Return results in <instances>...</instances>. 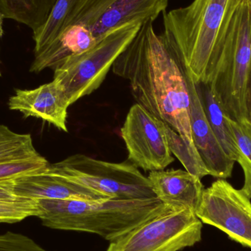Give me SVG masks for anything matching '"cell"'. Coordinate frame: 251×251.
<instances>
[{
  "instance_id": "obj_1",
  "label": "cell",
  "mask_w": 251,
  "mask_h": 251,
  "mask_svg": "<svg viewBox=\"0 0 251 251\" xmlns=\"http://www.w3.org/2000/svg\"><path fill=\"white\" fill-rule=\"evenodd\" d=\"M153 22L150 19L142 24L115 61L113 73L129 82L137 104L197 151L192 136L185 72L162 35L155 32Z\"/></svg>"
},
{
  "instance_id": "obj_2",
  "label": "cell",
  "mask_w": 251,
  "mask_h": 251,
  "mask_svg": "<svg viewBox=\"0 0 251 251\" xmlns=\"http://www.w3.org/2000/svg\"><path fill=\"white\" fill-rule=\"evenodd\" d=\"M243 1L193 0L162 13V37L196 83L212 80L228 26Z\"/></svg>"
},
{
  "instance_id": "obj_3",
  "label": "cell",
  "mask_w": 251,
  "mask_h": 251,
  "mask_svg": "<svg viewBox=\"0 0 251 251\" xmlns=\"http://www.w3.org/2000/svg\"><path fill=\"white\" fill-rule=\"evenodd\" d=\"M39 218L52 229L82 231L115 241L168 209L157 198L141 200H36Z\"/></svg>"
},
{
  "instance_id": "obj_4",
  "label": "cell",
  "mask_w": 251,
  "mask_h": 251,
  "mask_svg": "<svg viewBox=\"0 0 251 251\" xmlns=\"http://www.w3.org/2000/svg\"><path fill=\"white\" fill-rule=\"evenodd\" d=\"M251 79V0L237 9L209 82L221 107L234 121L248 119Z\"/></svg>"
},
{
  "instance_id": "obj_5",
  "label": "cell",
  "mask_w": 251,
  "mask_h": 251,
  "mask_svg": "<svg viewBox=\"0 0 251 251\" xmlns=\"http://www.w3.org/2000/svg\"><path fill=\"white\" fill-rule=\"evenodd\" d=\"M138 22L113 29L92 48L72 56L54 70V81L72 105L97 91L115 61L141 26Z\"/></svg>"
},
{
  "instance_id": "obj_6",
  "label": "cell",
  "mask_w": 251,
  "mask_h": 251,
  "mask_svg": "<svg viewBox=\"0 0 251 251\" xmlns=\"http://www.w3.org/2000/svg\"><path fill=\"white\" fill-rule=\"evenodd\" d=\"M54 166L65 175L117 200L154 199L148 177L129 161L113 163L84 154H75Z\"/></svg>"
},
{
  "instance_id": "obj_7",
  "label": "cell",
  "mask_w": 251,
  "mask_h": 251,
  "mask_svg": "<svg viewBox=\"0 0 251 251\" xmlns=\"http://www.w3.org/2000/svg\"><path fill=\"white\" fill-rule=\"evenodd\" d=\"M203 223L190 209H168L115 241L107 251H179L201 240Z\"/></svg>"
},
{
  "instance_id": "obj_8",
  "label": "cell",
  "mask_w": 251,
  "mask_h": 251,
  "mask_svg": "<svg viewBox=\"0 0 251 251\" xmlns=\"http://www.w3.org/2000/svg\"><path fill=\"white\" fill-rule=\"evenodd\" d=\"M251 199L242 190L219 178L203 190L196 214L203 224L225 233L251 249Z\"/></svg>"
},
{
  "instance_id": "obj_9",
  "label": "cell",
  "mask_w": 251,
  "mask_h": 251,
  "mask_svg": "<svg viewBox=\"0 0 251 251\" xmlns=\"http://www.w3.org/2000/svg\"><path fill=\"white\" fill-rule=\"evenodd\" d=\"M168 2L169 0H79L65 29L71 25H84L99 42L126 24L156 20L166 11Z\"/></svg>"
},
{
  "instance_id": "obj_10",
  "label": "cell",
  "mask_w": 251,
  "mask_h": 251,
  "mask_svg": "<svg viewBox=\"0 0 251 251\" xmlns=\"http://www.w3.org/2000/svg\"><path fill=\"white\" fill-rule=\"evenodd\" d=\"M121 134L128 151V161L137 168L150 172L162 171L174 162L165 122L137 103L129 109Z\"/></svg>"
},
{
  "instance_id": "obj_11",
  "label": "cell",
  "mask_w": 251,
  "mask_h": 251,
  "mask_svg": "<svg viewBox=\"0 0 251 251\" xmlns=\"http://www.w3.org/2000/svg\"><path fill=\"white\" fill-rule=\"evenodd\" d=\"M13 192L19 198L52 200L100 201L111 199L60 172L54 164L13 179Z\"/></svg>"
},
{
  "instance_id": "obj_12",
  "label": "cell",
  "mask_w": 251,
  "mask_h": 251,
  "mask_svg": "<svg viewBox=\"0 0 251 251\" xmlns=\"http://www.w3.org/2000/svg\"><path fill=\"white\" fill-rule=\"evenodd\" d=\"M185 75L190 94V124L195 146L212 176L223 179L229 178L235 162L226 154L212 130L197 85L186 72Z\"/></svg>"
},
{
  "instance_id": "obj_13",
  "label": "cell",
  "mask_w": 251,
  "mask_h": 251,
  "mask_svg": "<svg viewBox=\"0 0 251 251\" xmlns=\"http://www.w3.org/2000/svg\"><path fill=\"white\" fill-rule=\"evenodd\" d=\"M7 104L10 110L20 112L25 119L37 118L68 132L70 104L63 90L54 81L35 89L16 90Z\"/></svg>"
},
{
  "instance_id": "obj_14",
  "label": "cell",
  "mask_w": 251,
  "mask_h": 251,
  "mask_svg": "<svg viewBox=\"0 0 251 251\" xmlns=\"http://www.w3.org/2000/svg\"><path fill=\"white\" fill-rule=\"evenodd\" d=\"M148 178L156 197L170 209L197 210L204 190L199 177L187 171L170 169L152 171Z\"/></svg>"
},
{
  "instance_id": "obj_15",
  "label": "cell",
  "mask_w": 251,
  "mask_h": 251,
  "mask_svg": "<svg viewBox=\"0 0 251 251\" xmlns=\"http://www.w3.org/2000/svg\"><path fill=\"white\" fill-rule=\"evenodd\" d=\"M97 40L82 25L67 26L48 47L35 54L29 72L39 73L47 69L54 70L72 56L94 47Z\"/></svg>"
},
{
  "instance_id": "obj_16",
  "label": "cell",
  "mask_w": 251,
  "mask_h": 251,
  "mask_svg": "<svg viewBox=\"0 0 251 251\" xmlns=\"http://www.w3.org/2000/svg\"><path fill=\"white\" fill-rule=\"evenodd\" d=\"M203 109L212 130L228 158L237 162L241 152L230 126V118L221 107L209 84H197Z\"/></svg>"
},
{
  "instance_id": "obj_17",
  "label": "cell",
  "mask_w": 251,
  "mask_h": 251,
  "mask_svg": "<svg viewBox=\"0 0 251 251\" xmlns=\"http://www.w3.org/2000/svg\"><path fill=\"white\" fill-rule=\"evenodd\" d=\"M57 0H0V12L35 32L47 22Z\"/></svg>"
},
{
  "instance_id": "obj_18",
  "label": "cell",
  "mask_w": 251,
  "mask_h": 251,
  "mask_svg": "<svg viewBox=\"0 0 251 251\" xmlns=\"http://www.w3.org/2000/svg\"><path fill=\"white\" fill-rule=\"evenodd\" d=\"M78 1L79 0H57L47 22L33 32L35 54L48 47L61 34Z\"/></svg>"
},
{
  "instance_id": "obj_19",
  "label": "cell",
  "mask_w": 251,
  "mask_h": 251,
  "mask_svg": "<svg viewBox=\"0 0 251 251\" xmlns=\"http://www.w3.org/2000/svg\"><path fill=\"white\" fill-rule=\"evenodd\" d=\"M29 134H19L0 125V164L39 158Z\"/></svg>"
},
{
  "instance_id": "obj_20",
  "label": "cell",
  "mask_w": 251,
  "mask_h": 251,
  "mask_svg": "<svg viewBox=\"0 0 251 251\" xmlns=\"http://www.w3.org/2000/svg\"><path fill=\"white\" fill-rule=\"evenodd\" d=\"M165 128L170 150L178 158L186 171L201 179L206 176H212L199 152L189 147L181 136L165 123Z\"/></svg>"
},
{
  "instance_id": "obj_21",
  "label": "cell",
  "mask_w": 251,
  "mask_h": 251,
  "mask_svg": "<svg viewBox=\"0 0 251 251\" xmlns=\"http://www.w3.org/2000/svg\"><path fill=\"white\" fill-rule=\"evenodd\" d=\"M38 215L36 200L22 198L13 201H0V224H16Z\"/></svg>"
},
{
  "instance_id": "obj_22",
  "label": "cell",
  "mask_w": 251,
  "mask_h": 251,
  "mask_svg": "<svg viewBox=\"0 0 251 251\" xmlns=\"http://www.w3.org/2000/svg\"><path fill=\"white\" fill-rule=\"evenodd\" d=\"M49 165L48 161L42 156L22 162L0 164V180L19 178L44 169Z\"/></svg>"
},
{
  "instance_id": "obj_23",
  "label": "cell",
  "mask_w": 251,
  "mask_h": 251,
  "mask_svg": "<svg viewBox=\"0 0 251 251\" xmlns=\"http://www.w3.org/2000/svg\"><path fill=\"white\" fill-rule=\"evenodd\" d=\"M0 251H48L23 234L7 231L0 234Z\"/></svg>"
},
{
  "instance_id": "obj_24",
  "label": "cell",
  "mask_w": 251,
  "mask_h": 251,
  "mask_svg": "<svg viewBox=\"0 0 251 251\" xmlns=\"http://www.w3.org/2000/svg\"><path fill=\"white\" fill-rule=\"evenodd\" d=\"M230 126L242 154L251 162V122L248 119L240 121L229 119Z\"/></svg>"
},
{
  "instance_id": "obj_25",
  "label": "cell",
  "mask_w": 251,
  "mask_h": 251,
  "mask_svg": "<svg viewBox=\"0 0 251 251\" xmlns=\"http://www.w3.org/2000/svg\"><path fill=\"white\" fill-rule=\"evenodd\" d=\"M13 179L0 180V201H13L22 199L17 197L13 192Z\"/></svg>"
},
{
  "instance_id": "obj_26",
  "label": "cell",
  "mask_w": 251,
  "mask_h": 251,
  "mask_svg": "<svg viewBox=\"0 0 251 251\" xmlns=\"http://www.w3.org/2000/svg\"><path fill=\"white\" fill-rule=\"evenodd\" d=\"M248 110H249V116L248 119L251 122V79L250 84V89H249V103H248Z\"/></svg>"
},
{
  "instance_id": "obj_27",
  "label": "cell",
  "mask_w": 251,
  "mask_h": 251,
  "mask_svg": "<svg viewBox=\"0 0 251 251\" xmlns=\"http://www.w3.org/2000/svg\"><path fill=\"white\" fill-rule=\"evenodd\" d=\"M4 15L0 12V40H1V37L3 35V21H4Z\"/></svg>"
},
{
  "instance_id": "obj_28",
  "label": "cell",
  "mask_w": 251,
  "mask_h": 251,
  "mask_svg": "<svg viewBox=\"0 0 251 251\" xmlns=\"http://www.w3.org/2000/svg\"><path fill=\"white\" fill-rule=\"evenodd\" d=\"M241 190L249 199H251V185L249 186V187H246V188H242Z\"/></svg>"
},
{
  "instance_id": "obj_29",
  "label": "cell",
  "mask_w": 251,
  "mask_h": 251,
  "mask_svg": "<svg viewBox=\"0 0 251 251\" xmlns=\"http://www.w3.org/2000/svg\"><path fill=\"white\" fill-rule=\"evenodd\" d=\"M0 76H1V71H0Z\"/></svg>"
}]
</instances>
